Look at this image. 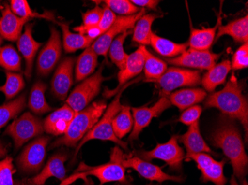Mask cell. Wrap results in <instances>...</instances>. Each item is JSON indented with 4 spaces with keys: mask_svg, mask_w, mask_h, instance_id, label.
<instances>
[{
    "mask_svg": "<svg viewBox=\"0 0 248 185\" xmlns=\"http://www.w3.org/2000/svg\"><path fill=\"white\" fill-rule=\"evenodd\" d=\"M210 141L215 147L221 148L229 158L233 176L239 179L241 185H247L245 176L248 171V155L240 130L234 119L222 114L210 135Z\"/></svg>",
    "mask_w": 248,
    "mask_h": 185,
    "instance_id": "cell-1",
    "label": "cell"
},
{
    "mask_svg": "<svg viewBox=\"0 0 248 185\" xmlns=\"http://www.w3.org/2000/svg\"><path fill=\"white\" fill-rule=\"evenodd\" d=\"M244 84L232 73L229 81L220 91L213 93L205 99V108H215L223 115L232 119H238L245 130L248 140V103L243 94Z\"/></svg>",
    "mask_w": 248,
    "mask_h": 185,
    "instance_id": "cell-2",
    "label": "cell"
},
{
    "mask_svg": "<svg viewBox=\"0 0 248 185\" xmlns=\"http://www.w3.org/2000/svg\"><path fill=\"white\" fill-rule=\"evenodd\" d=\"M123 154L124 152L119 147H115L111 150L108 163L95 167L88 166L85 163H81L75 173L62 181L60 185H69L78 179H86L88 176L97 178L100 181V185L113 182L126 183L125 168L121 164Z\"/></svg>",
    "mask_w": 248,
    "mask_h": 185,
    "instance_id": "cell-3",
    "label": "cell"
},
{
    "mask_svg": "<svg viewBox=\"0 0 248 185\" xmlns=\"http://www.w3.org/2000/svg\"><path fill=\"white\" fill-rule=\"evenodd\" d=\"M107 108L105 101H95L80 112L77 113L65 134L56 140L51 144V148L60 146L75 147L97 124Z\"/></svg>",
    "mask_w": 248,
    "mask_h": 185,
    "instance_id": "cell-4",
    "label": "cell"
},
{
    "mask_svg": "<svg viewBox=\"0 0 248 185\" xmlns=\"http://www.w3.org/2000/svg\"><path fill=\"white\" fill-rule=\"evenodd\" d=\"M139 79H140V78L134 79L132 82H129L118 91L113 101H111V104L106 109L101 119L97 122V124L93 127V129L89 130V133L83 137V140L80 141L79 144H78L76 152H75V157L79 152L80 148L84 145L85 143L93 140L111 141L112 142H115V144H118L122 148L128 150L127 143L124 142V141L119 140L115 136L113 129H112V121H113L116 114L121 111V107H122V105L121 104V99L124 90H126L129 86L132 85L133 83H137Z\"/></svg>",
    "mask_w": 248,
    "mask_h": 185,
    "instance_id": "cell-5",
    "label": "cell"
},
{
    "mask_svg": "<svg viewBox=\"0 0 248 185\" xmlns=\"http://www.w3.org/2000/svg\"><path fill=\"white\" fill-rule=\"evenodd\" d=\"M103 69L104 64L93 76L84 79L83 83L77 86L67 98V105L76 114L88 107L89 103L100 93L103 82L107 80V78L103 76Z\"/></svg>",
    "mask_w": 248,
    "mask_h": 185,
    "instance_id": "cell-6",
    "label": "cell"
},
{
    "mask_svg": "<svg viewBox=\"0 0 248 185\" xmlns=\"http://www.w3.org/2000/svg\"><path fill=\"white\" fill-rule=\"evenodd\" d=\"M202 80L199 71L189 70L185 68L170 67L157 80L162 97H168L175 89L182 87H194L199 85Z\"/></svg>",
    "mask_w": 248,
    "mask_h": 185,
    "instance_id": "cell-7",
    "label": "cell"
},
{
    "mask_svg": "<svg viewBox=\"0 0 248 185\" xmlns=\"http://www.w3.org/2000/svg\"><path fill=\"white\" fill-rule=\"evenodd\" d=\"M135 154L145 161H151L155 158L163 160L171 170L175 171L182 170V162L185 158L183 149L178 143V136H172L167 142L158 144L150 151L139 150L135 151Z\"/></svg>",
    "mask_w": 248,
    "mask_h": 185,
    "instance_id": "cell-8",
    "label": "cell"
},
{
    "mask_svg": "<svg viewBox=\"0 0 248 185\" xmlns=\"http://www.w3.org/2000/svg\"><path fill=\"white\" fill-rule=\"evenodd\" d=\"M146 14L144 8H142L140 12L136 14L128 16H117L113 25L107 31L97 39L92 44V48L97 55L107 57L111 43L118 36L125 32L130 31L135 28L136 22Z\"/></svg>",
    "mask_w": 248,
    "mask_h": 185,
    "instance_id": "cell-9",
    "label": "cell"
},
{
    "mask_svg": "<svg viewBox=\"0 0 248 185\" xmlns=\"http://www.w3.org/2000/svg\"><path fill=\"white\" fill-rule=\"evenodd\" d=\"M43 131L44 128L41 120L26 112L8 127L5 134L12 137L15 147L17 149L33 138L41 135Z\"/></svg>",
    "mask_w": 248,
    "mask_h": 185,
    "instance_id": "cell-10",
    "label": "cell"
},
{
    "mask_svg": "<svg viewBox=\"0 0 248 185\" xmlns=\"http://www.w3.org/2000/svg\"><path fill=\"white\" fill-rule=\"evenodd\" d=\"M49 141L48 136H41L26 146L17 159L18 166L22 172L31 173L40 171L46 158Z\"/></svg>",
    "mask_w": 248,
    "mask_h": 185,
    "instance_id": "cell-11",
    "label": "cell"
},
{
    "mask_svg": "<svg viewBox=\"0 0 248 185\" xmlns=\"http://www.w3.org/2000/svg\"><path fill=\"white\" fill-rule=\"evenodd\" d=\"M121 164L125 168H132L135 171H137L140 176L148 180L155 181L160 183L165 181L182 182L185 180L183 176H170L167 174L163 172L159 167L132 154H123Z\"/></svg>",
    "mask_w": 248,
    "mask_h": 185,
    "instance_id": "cell-12",
    "label": "cell"
},
{
    "mask_svg": "<svg viewBox=\"0 0 248 185\" xmlns=\"http://www.w3.org/2000/svg\"><path fill=\"white\" fill-rule=\"evenodd\" d=\"M220 57V54H214L210 51H198L189 48L175 58L166 59V62L175 66L208 71L217 64Z\"/></svg>",
    "mask_w": 248,
    "mask_h": 185,
    "instance_id": "cell-13",
    "label": "cell"
},
{
    "mask_svg": "<svg viewBox=\"0 0 248 185\" xmlns=\"http://www.w3.org/2000/svg\"><path fill=\"white\" fill-rule=\"evenodd\" d=\"M62 51V43L59 31L51 28V36L46 44L41 50L37 59V73L40 76L49 74L59 62Z\"/></svg>",
    "mask_w": 248,
    "mask_h": 185,
    "instance_id": "cell-14",
    "label": "cell"
},
{
    "mask_svg": "<svg viewBox=\"0 0 248 185\" xmlns=\"http://www.w3.org/2000/svg\"><path fill=\"white\" fill-rule=\"evenodd\" d=\"M186 160H193L198 168L202 171V179L204 182H212L216 185H225L227 178L224 175L225 160L217 161L208 154H186Z\"/></svg>",
    "mask_w": 248,
    "mask_h": 185,
    "instance_id": "cell-15",
    "label": "cell"
},
{
    "mask_svg": "<svg viewBox=\"0 0 248 185\" xmlns=\"http://www.w3.org/2000/svg\"><path fill=\"white\" fill-rule=\"evenodd\" d=\"M170 101L168 97H162L150 108H132V117H133V130L129 136V141H133L139 139L140 132L150 125L153 118L159 116L164 111L170 108Z\"/></svg>",
    "mask_w": 248,
    "mask_h": 185,
    "instance_id": "cell-16",
    "label": "cell"
},
{
    "mask_svg": "<svg viewBox=\"0 0 248 185\" xmlns=\"http://www.w3.org/2000/svg\"><path fill=\"white\" fill-rule=\"evenodd\" d=\"M75 62V59L73 57H66L60 64L53 76L51 90L59 100H64L66 98L73 85Z\"/></svg>",
    "mask_w": 248,
    "mask_h": 185,
    "instance_id": "cell-17",
    "label": "cell"
},
{
    "mask_svg": "<svg viewBox=\"0 0 248 185\" xmlns=\"http://www.w3.org/2000/svg\"><path fill=\"white\" fill-rule=\"evenodd\" d=\"M143 65H144V56H143L141 46L140 45L137 51L129 55L124 68L118 72V87L113 90H106L104 95L107 97H110L118 94V91L126 83H129V81L141 73L142 71L143 70Z\"/></svg>",
    "mask_w": 248,
    "mask_h": 185,
    "instance_id": "cell-18",
    "label": "cell"
},
{
    "mask_svg": "<svg viewBox=\"0 0 248 185\" xmlns=\"http://www.w3.org/2000/svg\"><path fill=\"white\" fill-rule=\"evenodd\" d=\"M31 19L20 18L11 11L9 5L5 4L0 19V36L8 41L15 42L22 35V30Z\"/></svg>",
    "mask_w": 248,
    "mask_h": 185,
    "instance_id": "cell-19",
    "label": "cell"
},
{
    "mask_svg": "<svg viewBox=\"0 0 248 185\" xmlns=\"http://www.w3.org/2000/svg\"><path fill=\"white\" fill-rule=\"evenodd\" d=\"M76 113L72 108L65 104L63 106L47 116L43 122L44 130L54 136L65 134Z\"/></svg>",
    "mask_w": 248,
    "mask_h": 185,
    "instance_id": "cell-20",
    "label": "cell"
},
{
    "mask_svg": "<svg viewBox=\"0 0 248 185\" xmlns=\"http://www.w3.org/2000/svg\"><path fill=\"white\" fill-rule=\"evenodd\" d=\"M32 28L33 24L26 25L24 33H22L17 41L18 49L26 61L24 73L27 79H30L31 77L33 61L37 51L42 45V43H38L33 39Z\"/></svg>",
    "mask_w": 248,
    "mask_h": 185,
    "instance_id": "cell-21",
    "label": "cell"
},
{
    "mask_svg": "<svg viewBox=\"0 0 248 185\" xmlns=\"http://www.w3.org/2000/svg\"><path fill=\"white\" fill-rule=\"evenodd\" d=\"M66 159L67 156L65 154H58L53 156L41 172L31 179V183L33 185H43L47 179L51 177L63 181L66 175V171L64 166Z\"/></svg>",
    "mask_w": 248,
    "mask_h": 185,
    "instance_id": "cell-22",
    "label": "cell"
},
{
    "mask_svg": "<svg viewBox=\"0 0 248 185\" xmlns=\"http://www.w3.org/2000/svg\"><path fill=\"white\" fill-rule=\"evenodd\" d=\"M207 96V92L203 89L186 88L171 93L167 97L172 105L181 111H185L204 101Z\"/></svg>",
    "mask_w": 248,
    "mask_h": 185,
    "instance_id": "cell-23",
    "label": "cell"
},
{
    "mask_svg": "<svg viewBox=\"0 0 248 185\" xmlns=\"http://www.w3.org/2000/svg\"><path fill=\"white\" fill-rule=\"evenodd\" d=\"M221 24V11L214 27L196 29L191 27L190 37L188 46L198 51H210L216 38L218 27Z\"/></svg>",
    "mask_w": 248,
    "mask_h": 185,
    "instance_id": "cell-24",
    "label": "cell"
},
{
    "mask_svg": "<svg viewBox=\"0 0 248 185\" xmlns=\"http://www.w3.org/2000/svg\"><path fill=\"white\" fill-rule=\"evenodd\" d=\"M178 140L185 144L187 154H214L201 135L199 121L191 125L186 133L178 136Z\"/></svg>",
    "mask_w": 248,
    "mask_h": 185,
    "instance_id": "cell-25",
    "label": "cell"
},
{
    "mask_svg": "<svg viewBox=\"0 0 248 185\" xmlns=\"http://www.w3.org/2000/svg\"><path fill=\"white\" fill-rule=\"evenodd\" d=\"M231 69V62L228 59L216 64L202 78L201 83L202 86L206 91H214L218 86L225 83L227 76Z\"/></svg>",
    "mask_w": 248,
    "mask_h": 185,
    "instance_id": "cell-26",
    "label": "cell"
},
{
    "mask_svg": "<svg viewBox=\"0 0 248 185\" xmlns=\"http://www.w3.org/2000/svg\"><path fill=\"white\" fill-rule=\"evenodd\" d=\"M228 35L233 39L235 43L242 44L248 42V16L235 19L226 26L220 25L217 32V39L222 36Z\"/></svg>",
    "mask_w": 248,
    "mask_h": 185,
    "instance_id": "cell-27",
    "label": "cell"
},
{
    "mask_svg": "<svg viewBox=\"0 0 248 185\" xmlns=\"http://www.w3.org/2000/svg\"><path fill=\"white\" fill-rule=\"evenodd\" d=\"M58 24L62 29L63 48L65 52L73 53L78 50L86 49L90 47L94 42L86 36L72 33L69 29L70 22H58Z\"/></svg>",
    "mask_w": 248,
    "mask_h": 185,
    "instance_id": "cell-28",
    "label": "cell"
},
{
    "mask_svg": "<svg viewBox=\"0 0 248 185\" xmlns=\"http://www.w3.org/2000/svg\"><path fill=\"white\" fill-rule=\"evenodd\" d=\"M150 45H152L153 49L157 54L162 57H167L168 59H172L178 57L186 51L188 48V44L174 43L157 36L153 32L151 35Z\"/></svg>",
    "mask_w": 248,
    "mask_h": 185,
    "instance_id": "cell-29",
    "label": "cell"
},
{
    "mask_svg": "<svg viewBox=\"0 0 248 185\" xmlns=\"http://www.w3.org/2000/svg\"><path fill=\"white\" fill-rule=\"evenodd\" d=\"M162 17V16L157 14H148L141 16L139 19L133 30L132 41L139 43L140 45H150L152 31V26L155 19Z\"/></svg>",
    "mask_w": 248,
    "mask_h": 185,
    "instance_id": "cell-30",
    "label": "cell"
},
{
    "mask_svg": "<svg viewBox=\"0 0 248 185\" xmlns=\"http://www.w3.org/2000/svg\"><path fill=\"white\" fill-rule=\"evenodd\" d=\"M97 57L92 46L86 48L78 57L75 68V79L77 82L83 81L93 74L97 65Z\"/></svg>",
    "mask_w": 248,
    "mask_h": 185,
    "instance_id": "cell-31",
    "label": "cell"
},
{
    "mask_svg": "<svg viewBox=\"0 0 248 185\" xmlns=\"http://www.w3.org/2000/svg\"><path fill=\"white\" fill-rule=\"evenodd\" d=\"M141 46L143 56H144L145 77L147 81H155L159 79L167 70V64L158 57L152 54L145 46Z\"/></svg>",
    "mask_w": 248,
    "mask_h": 185,
    "instance_id": "cell-32",
    "label": "cell"
},
{
    "mask_svg": "<svg viewBox=\"0 0 248 185\" xmlns=\"http://www.w3.org/2000/svg\"><path fill=\"white\" fill-rule=\"evenodd\" d=\"M47 85L41 81L33 85L31 90L29 106L31 111L36 114H43L52 111V108L47 103L45 98V92Z\"/></svg>",
    "mask_w": 248,
    "mask_h": 185,
    "instance_id": "cell-33",
    "label": "cell"
},
{
    "mask_svg": "<svg viewBox=\"0 0 248 185\" xmlns=\"http://www.w3.org/2000/svg\"><path fill=\"white\" fill-rule=\"evenodd\" d=\"M133 125L130 107L122 105L121 111L116 114L112 121V129L115 136L121 140L132 130Z\"/></svg>",
    "mask_w": 248,
    "mask_h": 185,
    "instance_id": "cell-34",
    "label": "cell"
},
{
    "mask_svg": "<svg viewBox=\"0 0 248 185\" xmlns=\"http://www.w3.org/2000/svg\"><path fill=\"white\" fill-rule=\"evenodd\" d=\"M10 8L11 11L16 16L24 19H31L32 18H40L56 22L54 14L49 11H45L44 13L40 14L33 11L26 0H12L10 1Z\"/></svg>",
    "mask_w": 248,
    "mask_h": 185,
    "instance_id": "cell-35",
    "label": "cell"
},
{
    "mask_svg": "<svg viewBox=\"0 0 248 185\" xmlns=\"http://www.w3.org/2000/svg\"><path fill=\"white\" fill-rule=\"evenodd\" d=\"M26 94L19 96L13 101L5 103L0 106V130L6 125L11 119H13L26 108Z\"/></svg>",
    "mask_w": 248,
    "mask_h": 185,
    "instance_id": "cell-36",
    "label": "cell"
},
{
    "mask_svg": "<svg viewBox=\"0 0 248 185\" xmlns=\"http://www.w3.org/2000/svg\"><path fill=\"white\" fill-rule=\"evenodd\" d=\"M131 33L132 32H125L118 36L112 41L108 49V53H109L111 62H113L120 70L124 68L129 57V55L124 51V42Z\"/></svg>",
    "mask_w": 248,
    "mask_h": 185,
    "instance_id": "cell-37",
    "label": "cell"
},
{
    "mask_svg": "<svg viewBox=\"0 0 248 185\" xmlns=\"http://www.w3.org/2000/svg\"><path fill=\"white\" fill-rule=\"evenodd\" d=\"M21 57L14 46L0 47V67L9 72L20 71Z\"/></svg>",
    "mask_w": 248,
    "mask_h": 185,
    "instance_id": "cell-38",
    "label": "cell"
},
{
    "mask_svg": "<svg viewBox=\"0 0 248 185\" xmlns=\"http://www.w3.org/2000/svg\"><path fill=\"white\" fill-rule=\"evenodd\" d=\"M6 82L0 87V91L5 94L6 100L15 98L25 87V82L22 75L6 72Z\"/></svg>",
    "mask_w": 248,
    "mask_h": 185,
    "instance_id": "cell-39",
    "label": "cell"
},
{
    "mask_svg": "<svg viewBox=\"0 0 248 185\" xmlns=\"http://www.w3.org/2000/svg\"><path fill=\"white\" fill-rule=\"evenodd\" d=\"M104 3L107 8L121 16H132L140 12V8L135 6L129 0H106Z\"/></svg>",
    "mask_w": 248,
    "mask_h": 185,
    "instance_id": "cell-40",
    "label": "cell"
},
{
    "mask_svg": "<svg viewBox=\"0 0 248 185\" xmlns=\"http://www.w3.org/2000/svg\"><path fill=\"white\" fill-rule=\"evenodd\" d=\"M12 161L13 159L9 157L0 161V185H14L15 170Z\"/></svg>",
    "mask_w": 248,
    "mask_h": 185,
    "instance_id": "cell-41",
    "label": "cell"
},
{
    "mask_svg": "<svg viewBox=\"0 0 248 185\" xmlns=\"http://www.w3.org/2000/svg\"><path fill=\"white\" fill-rule=\"evenodd\" d=\"M232 70H242L248 67V43H245L239 47L232 56L231 62Z\"/></svg>",
    "mask_w": 248,
    "mask_h": 185,
    "instance_id": "cell-42",
    "label": "cell"
},
{
    "mask_svg": "<svg viewBox=\"0 0 248 185\" xmlns=\"http://www.w3.org/2000/svg\"><path fill=\"white\" fill-rule=\"evenodd\" d=\"M104 8L97 5L93 9L89 10L83 14V25L85 27H94L99 24L102 17Z\"/></svg>",
    "mask_w": 248,
    "mask_h": 185,
    "instance_id": "cell-43",
    "label": "cell"
},
{
    "mask_svg": "<svg viewBox=\"0 0 248 185\" xmlns=\"http://www.w3.org/2000/svg\"><path fill=\"white\" fill-rule=\"evenodd\" d=\"M202 113V107L199 105H194L185 110L178 121L185 125L190 126L191 125L199 121Z\"/></svg>",
    "mask_w": 248,
    "mask_h": 185,
    "instance_id": "cell-44",
    "label": "cell"
},
{
    "mask_svg": "<svg viewBox=\"0 0 248 185\" xmlns=\"http://www.w3.org/2000/svg\"><path fill=\"white\" fill-rule=\"evenodd\" d=\"M116 18V14L114 13L113 11H111L109 8L105 7L103 11L102 17H101L99 24L97 25V27L100 29L103 33H104L113 25Z\"/></svg>",
    "mask_w": 248,
    "mask_h": 185,
    "instance_id": "cell-45",
    "label": "cell"
},
{
    "mask_svg": "<svg viewBox=\"0 0 248 185\" xmlns=\"http://www.w3.org/2000/svg\"><path fill=\"white\" fill-rule=\"evenodd\" d=\"M73 30L75 31L78 32L81 35L86 36L92 40H97L98 37L102 35L103 33L100 29L97 26L94 27H85V26H80L78 27L74 28Z\"/></svg>",
    "mask_w": 248,
    "mask_h": 185,
    "instance_id": "cell-46",
    "label": "cell"
},
{
    "mask_svg": "<svg viewBox=\"0 0 248 185\" xmlns=\"http://www.w3.org/2000/svg\"><path fill=\"white\" fill-rule=\"evenodd\" d=\"M132 4L137 6L138 8H146L149 9L156 10L157 5L159 4L158 0H132Z\"/></svg>",
    "mask_w": 248,
    "mask_h": 185,
    "instance_id": "cell-47",
    "label": "cell"
},
{
    "mask_svg": "<svg viewBox=\"0 0 248 185\" xmlns=\"http://www.w3.org/2000/svg\"><path fill=\"white\" fill-rule=\"evenodd\" d=\"M7 154V149L6 147H5L3 144H2V142L0 141V158L1 157H5Z\"/></svg>",
    "mask_w": 248,
    "mask_h": 185,
    "instance_id": "cell-48",
    "label": "cell"
},
{
    "mask_svg": "<svg viewBox=\"0 0 248 185\" xmlns=\"http://www.w3.org/2000/svg\"><path fill=\"white\" fill-rule=\"evenodd\" d=\"M231 185H239L237 181H236V179H235V177L233 175H232V177H231Z\"/></svg>",
    "mask_w": 248,
    "mask_h": 185,
    "instance_id": "cell-49",
    "label": "cell"
},
{
    "mask_svg": "<svg viewBox=\"0 0 248 185\" xmlns=\"http://www.w3.org/2000/svg\"><path fill=\"white\" fill-rule=\"evenodd\" d=\"M2 37H1V36H0V45H1V44H2Z\"/></svg>",
    "mask_w": 248,
    "mask_h": 185,
    "instance_id": "cell-50",
    "label": "cell"
},
{
    "mask_svg": "<svg viewBox=\"0 0 248 185\" xmlns=\"http://www.w3.org/2000/svg\"></svg>",
    "mask_w": 248,
    "mask_h": 185,
    "instance_id": "cell-51",
    "label": "cell"
}]
</instances>
